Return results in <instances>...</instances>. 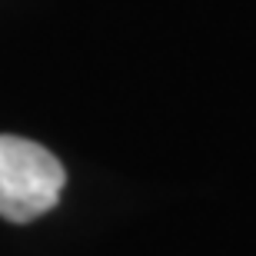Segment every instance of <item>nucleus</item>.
<instances>
[{"label": "nucleus", "mask_w": 256, "mask_h": 256, "mask_svg": "<svg viewBox=\"0 0 256 256\" xmlns=\"http://www.w3.org/2000/svg\"><path fill=\"white\" fill-rule=\"evenodd\" d=\"M66 173L64 163L34 140L0 133V216L30 223L57 206Z\"/></svg>", "instance_id": "f257e3e1"}]
</instances>
